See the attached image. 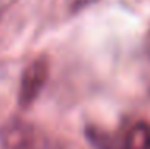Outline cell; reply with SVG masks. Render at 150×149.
Wrapping results in <instances>:
<instances>
[{
	"label": "cell",
	"mask_w": 150,
	"mask_h": 149,
	"mask_svg": "<svg viewBox=\"0 0 150 149\" xmlns=\"http://www.w3.org/2000/svg\"><path fill=\"white\" fill-rule=\"evenodd\" d=\"M0 143L3 149H50L40 130L21 119H10L2 127Z\"/></svg>",
	"instance_id": "1"
},
{
	"label": "cell",
	"mask_w": 150,
	"mask_h": 149,
	"mask_svg": "<svg viewBox=\"0 0 150 149\" xmlns=\"http://www.w3.org/2000/svg\"><path fill=\"white\" fill-rule=\"evenodd\" d=\"M50 66L46 58H37L24 69L21 76V83H19V93H18V101L21 108H29L34 104V101L40 96L43 90L46 79H48Z\"/></svg>",
	"instance_id": "2"
},
{
	"label": "cell",
	"mask_w": 150,
	"mask_h": 149,
	"mask_svg": "<svg viewBox=\"0 0 150 149\" xmlns=\"http://www.w3.org/2000/svg\"><path fill=\"white\" fill-rule=\"evenodd\" d=\"M147 149H150V143H149V148H147Z\"/></svg>",
	"instance_id": "3"
}]
</instances>
